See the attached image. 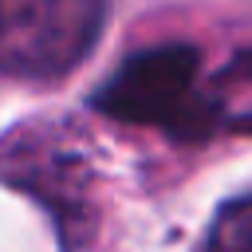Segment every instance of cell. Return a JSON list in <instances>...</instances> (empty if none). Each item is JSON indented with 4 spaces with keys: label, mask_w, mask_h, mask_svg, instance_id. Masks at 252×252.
Wrapping results in <instances>:
<instances>
[{
    "label": "cell",
    "mask_w": 252,
    "mask_h": 252,
    "mask_svg": "<svg viewBox=\"0 0 252 252\" xmlns=\"http://www.w3.org/2000/svg\"><path fill=\"white\" fill-rule=\"evenodd\" d=\"M91 106L126 126H154L177 142H201L220 130V98L201 91V51L193 43H154L126 55Z\"/></svg>",
    "instance_id": "1"
},
{
    "label": "cell",
    "mask_w": 252,
    "mask_h": 252,
    "mask_svg": "<svg viewBox=\"0 0 252 252\" xmlns=\"http://www.w3.org/2000/svg\"><path fill=\"white\" fill-rule=\"evenodd\" d=\"M63 126L20 122L0 142V177L55 220L67 248H79L94 220V165Z\"/></svg>",
    "instance_id": "2"
},
{
    "label": "cell",
    "mask_w": 252,
    "mask_h": 252,
    "mask_svg": "<svg viewBox=\"0 0 252 252\" xmlns=\"http://www.w3.org/2000/svg\"><path fill=\"white\" fill-rule=\"evenodd\" d=\"M110 0H0V75L59 83L98 47Z\"/></svg>",
    "instance_id": "3"
},
{
    "label": "cell",
    "mask_w": 252,
    "mask_h": 252,
    "mask_svg": "<svg viewBox=\"0 0 252 252\" xmlns=\"http://www.w3.org/2000/svg\"><path fill=\"white\" fill-rule=\"evenodd\" d=\"M201 252H252V193H240L213 213Z\"/></svg>",
    "instance_id": "4"
},
{
    "label": "cell",
    "mask_w": 252,
    "mask_h": 252,
    "mask_svg": "<svg viewBox=\"0 0 252 252\" xmlns=\"http://www.w3.org/2000/svg\"><path fill=\"white\" fill-rule=\"evenodd\" d=\"M217 83H252V47L248 51H236L232 63L217 75Z\"/></svg>",
    "instance_id": "5"
}]
</instances>
